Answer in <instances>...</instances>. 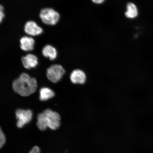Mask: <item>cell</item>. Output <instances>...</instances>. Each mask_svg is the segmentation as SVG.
I'll list each match as a JSON object with an SVG mask.
<instances>
[{
  "instance_id": "5",
  "label": "cell",
  "mask_w": 153,
  "mask_h": 153,
  "mask_svg": "<svg viewBox=\"0 0 153 153\" xmlns=\"http://www.w3.org/2000/svg\"><path fill=\"white\" fill-rule=\"evenodd\" d=\"M65 70L63 67L59 65H53L48 69L47 77L49 81L56 83L60 81L65 74Z\"/></svg>"
},
{
  "instance_id": "10",
  "label": "cell",
  "mask_w": 153,
  "mask_h": 153,
  "mask_svg": "<svg viewBox=\"0 0 153 153\" xmlns=\"http://www.w3.org/2000/svg\"><path fill=\"white\" fill-rule=\"evenodd\" d=\"M20 47L23 51H29L33 49L34 41L33 38L28 37H24L20 41Z\"/></svg>"
},
{
  "instance_id": "11",
  "label": "cell",
  "mask_w": 153,
  "mask_h": 153,
  "mask_svg": "<svg viewBox=\"0 0 153 153\" xmlns=\"http://www.w3.org/2000/svg\"><path fill=\"white\" fill-rule=\"evenodd\" d=\"M43 55L44 56L49 57L51 60H53L56 58L57 52L55 48L51 45H47L42 50Z\"/></svg>"
},
{
  "instance_id": "15",
  "label": "cell",
  "mask_w": 153,
  "mask_h": 153,
  "mask_svg": "<svg viewBox=\"0 0 153 153\" xmlns=\"http://www.w3.org/2000/svg\"><path fill=\"white\" fill-rule=\"evenodd\" d=\"M28 153H41L39 147L38 146H34L32 147Z\"/></svg>"
},
{
  "instance_id": "12",
  "label": "cell",
  "mask_w": 153,
  "mask_h": 153,
  "mask_svg": "<svg viewBox=\"0 0 153 153\" xmlns=\"http://www.w3.org/2000/svg\"><path fill=\"white\" fill-rule=\"evenodd\" d=\"M55 93L52 90L49 88H42L39 91V99L42 101H45L54 97Z\"/></svg>"
},
{
  "instance_id": "8",
  "label": "cell",
  "mask_w": 153,
  "mask_h": 153,
  "mask_svg": "<svg viewBox=\"0 0 153 153\" xmlns=\"http://www.w3.org/2000/svg\"><path fill=\"white\" fill-rule=\"evenodd\" d=\"M24 30L27 34L30 36H36L42 33L43 30L33 21H29L25 26Z\"/></svg>"
},
{
  "instance_id": "9",
  "label": "cell",
  "mask_w": 153,
  "mask_h": 153,
  "mask_svg": "<svg viewBox=\"0 0 153 153\" xmlns=\"http://www.w3.org/2000/svg\"><path fill=\"white\" fill-rule=\"evenodd\" d=\"M22 61L24 68L27 69L35 68L38 64L37 57L32 54H28L22 57Z\"/></svg>"
},
{
  "instance_id": "4",
  "label": "cell",
  "mask_w": 153,
  "mask_h": 153,
  "mask_svg": "<svg viewBox=\"0 0 153 153\" xmlns=\"http://www.w3.org/2000/svg\"><path fill=\"white\" fill-rule=\"evenodd\" d=\"M70 80L74 85L84 86L87 83L88 76L87 73L82 68H76L70 74Z\"/></svg>"
},
{
  "instance_id": "7",
  "label": "cell",
  "mask_w": 153,
  "mask_h": 153,
  "mask_svg": "<svg viewBox=\"0 0 153 153\" xmlns=\"http://www.w3.org/2000/svg\"><path fill=\"white\" fill-rule=\"evenodd\" d=\"M139 10L137 6L134 3L129 2L126 6V10L124 12L126 18L129 20H134L138 17Z\"/></svg>"
},
{
  "instance_id": "16",
  "label": "cell",
  "mask_w": 153,
  "mask_h": 153,
  "mask_svg": "<svg viewBox=\"0 0 153 153\" xmlns=\"http://www.w3.org/2000/svg\"><path fill=\"white\" fill-rule=\"evenodd\" d=\"M91 1L94 4L101 5L104 4L106 0H91Z\"/></svg>"
},
{
  "instance_id": "2",
  "label": "cell",
  "mask_w": 153,
  "mask_h": 153,
  "mask_svg": "<svg viewBox=\"0 0 153 153\" xmlns=\"http://www.w3.org/2000/svg\"><path fill=\"white\" fill-rule=\"evenodd\" d=\"M39 16L44 24L50 25H56L60 19L59 13L52 8L42 9Z\"/></svg>"
},
{
  "instance_id": "13",
  "label": "cell",
  "mask_w": 153,
  "mask_h": 153,
  "mask_svg": "<svg viewBox=\"0 0 153 153\" xmlns=\"http://www.w3.org/2000/svg\"><path fill=\"white\" fill-rule=\"evenodd\" d=\"M37 126L38 128L42 131H45L48 128L43 112L38 115Z\"/></svg>"
},
{
  "instance_id": "14",
  "label": "cell",
  "mask_w": 153,
  "mask_h": 153,
  "mask_svg": "<svg viewBox=\"0 0 153 153\" xmlns=\"http://www.w3.org/2000/svg\"><path fill=\"white\" fill-rule=\"evenodd\" d=\"M6 142V138L5 135L1 128V129H0V149H1L3 148Z\"/></svg>"
},
{
  "instance_id": "6",
  "label": "cell",
  "mask_w": 153,
  "mask_h": 153,
  "mask_svg": "<svg viewBox=\"0 0 153 153\" xmlns=\"http://www.w3.org/2000/svg\"><path fill=\"white\" fill-rule=\"evenodd\" d=\"M15 115L17 120V127L19 128H22L31 121L33 113L30 110H25L19 109L16 110Z\"/></svg>"
},
{
  "instance_id": "3",
  "label": "cell",
  "mask_w": 153,
  "mask_h": 153,
  "mask_svg": "<svg viewBox=\"0 0 153 153\" xmlns=\"http://www.w3.org/2000/svg\"><path fill=\"white\" fill-rule=\"evenodd\" d=\"M45 115L48 127L51 130H56L60 127L61 117L58 113L50 109H47L43 112Z\"/></svg>"
},
{
  "instance_id": "17",
  "label": "cell",
  "mask_w": 153,
  "mask_h": 153,
  "mask_svg": "<svg viewBox=\"0 0 153 153\" xmlns=\"http://www.w3.org/2000/svg\"><path fill=\"white\" fill-rule=\"evenodd\" d=\"M0 14H1L0 15V21L1 23L4 16V13L3 12V7L1 5V7H0Z\"/></svg>"
},
{
  "instance_id": "1",
  "label": "cell",
  "mask_w": 153,
  "mask_h": 153,
  "mask_svg": "<svg viewBox=\"0 0 153 153\" xmlns=\"http://www.w3.org/2000/svg\"><path fill=\"white\" fill-rule=\"evenodd\" d=\"M12 87L15 92L22 96L27 97L36 91L37 81L35 78L30 77L28 74L22 73L13 82Z\"/></svg>"
}]
</instances>
